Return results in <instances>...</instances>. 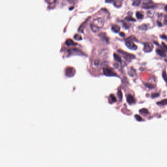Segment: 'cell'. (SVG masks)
Returning <instances> with one entry per match:
<instances>
[{
    "label": "cell",
    "instance_id": "obj_1",
    "mask_svg": "<svg viewBox=\"0 0 167 167\" xmlns=\"http://www.w3.org/2000/svg\"><path fill=\"white\" fill-rule=\"evenodd\" d=\"M104 23V19L102 18H97L93 20L91 24V28L94 32H97L100 29L102 28Z\"/></svg>",
    "mask_w": 167,
    "mask_h": 167
},
{
    "label": "cell",
    "instance_id": "obj_2",
    "mask_svg": "<svg viewBox=\"0 0 167 167\" xmlns=\"http://www.w3.org/2000/svg\"><path fill=\"white\" fill-rule=\"evenodd\" d=\"M118 52L122 55V56L124 57V58L125 59H126V60H131V59H134L135 58V56L134 55L127 53L125 51H123V50H118Z\"/></svg>",
    "mask_w": 167,
    "mask_h": 167
},
{
    "label": "cell",
    "instance_id": "obj_3",
    "mask_svg": "<svg viewBox=\"0 0 167 167\" xmlns=\"http://www.w3.org/2000/svg\"><path fill=\"white\" fill-rule=\"evenodd\" d=\"M155 6V4L152 0H143V8L145 9L152 8Z\"/></svg>",
    "mask_w": 167,
    "mask_h": 167
},
{
    "label": "cell",
    "instance_id": "obj_4",
    "mask_svg": "<svg viewBox=\"0 0 167 167\" xmlns=\"http://www.w3.org/2000/svg\"><path fill=\"white\" fill-rule=\"evenodd\" d=\"M104 74L107 76H114L116 75V73L110 68H104L103 69Z\"/></svg>",
    "mask_w": 167,
    "mask_h": 167
},
{
    "label": "cell",
    "instance_id": "obj_5",
    "mask_svg": "<svg viewBox=\"0 0 167 167\" xmlns=\"http://www.w3.org/2000/svg\"><path fill=\"white\" fill-rule=\"evenodd\" d=\"M153 49V44L151 43H147L144 45V51L146 53H149L151 52Z\"/></svg>",
    "mask_w": 167,
    "mask_h": 167
},
{
    "label": "cell",
    "instance_id": "obj_6",
    "mask_svg": "<svg viewBox=\"0 0 167 167\" xmlns=\"http://www.w3.org/2000/svg\"><path fill=\"white\" fill-rule=\"evenodd\" d=\"M126 45L127 48L132 50H136L137 49V46L132 41L130 40H127L126 42Z\"/></svg>",
    "mask_w": 167,
    "mask_h": 167
},
{
    "label": "cell",
    "instance_id": "obj_7",
    "mask_svg": "<svg viewBox=\"0 0 167 167\" xmlns=\"http://www.w3.org/2000/svg\"><path fill=\"white\" fill-rule=\"evenodd\" d=\"M127 101L129 104H133L136 103L135 99L131 95H128L127 97Z\"/></svg>",
    "mask_w": 167,
    "mask_h": 167
},
{
    "label": "cell",
    "instance_id": "obj_8",
    "mask_svg": "<svg viewBox=\"0 0 167 167\" xmlns=\"http://www.w3.org/2000/svg\"><path fill=\"white\" fill-rule=\"evenodd\" d=\"M156 53L157 54L161 56L162 57H165L166 56V53L165 51L163 49H157L156 50Z\"/></svg>",
    "mask_w": 167,
    "mask_h": 167
},
{
    "label": "cell",
    "instance_id": "obj_9",
    "mask_svg": "<svg viewBox=\"0 0 167 167\" xmlns=\"http://www.w3.org/2000/svg\"><path fill=\"white\" fill-rule=\"evenodd\" d=\"M111 29L113 32H116V33L119 32L120 31V28L119 26L117 25H113L112 26Z\"/></svg>",
    "mask_w": 167,
    "mask_h": 167
},
{
    "label": "cell",
    "instance_id": "obj_10",
    "mask_svg": "<svg viewBox=\"0 0 167 167\" xmlns=\"http://www.w3.org/2000/svg\"><path fill=\"white\" fill-rule=\"evenodd\" d=\"M66 44L67 46H75L77 45V43H75L72 39H68L67 40L66 42Z\"/></svg>",
    "mask_w": 167,
    "mask_h": 167
},
{
    "label": "cell",
    "instance_id": "obj_11",
    "mask_svg": "<svg viewBox=\"0 0 167 167\" xmlns=\"http://www.w3.org/2000/svg\"><path fill=\"white\" fill-rule=\"evenodd\" d=\"M140 113L142 115H147L149 114V111L148 109H147L146 108H143L140 110Z\"/></svg>",
    "mask_w": 167,
    "mask_h": 167
},
{
    "label": "cell",
    "instance_id": "obj_12",
    "mask_svg": "<svg viewBox=\"0 0 167 167\" xmlns=\"http://www.w3.org/2000/svg\"><path fill=\"white\" fill-rule=\"evenodd\" d=\"M139 29L141 31H146L148 29L147 26L145 24H143L140 26H139Z\"/></svg>",
    "mask_w": 167,
    "mask_h": 167
},
{
    "label": "cell",
    "instance_id": "obj_13",
    "mask_svg": "<svg viewBox=\"0 0 167 167\" xmlns=\"http://www.w3.org/2000/svg\"><path fill=\"white\" fill-rule=\"evenodd\" d=\"M132 5L134 6H138L141 3V0H132Z\"/></svg>",
    "mask_w": 167,
    "mask_h": 167
},
{
    "label": "cell",
    "instance_id": "obj_14",
    "mask_svg": "<svg viewBox=\"0 0 167 167\" xmlns=\"http://www.w3.org/2000/svg\"><path fill=\"white\" fill-rule=\"evenodd\" d=\"M114 59H115L117 61L119 62H121L122 59H121V57H120L118 55H117V54H114Z\"/></svg>",
    "mask_w": 167,
    "mask_h": 167
},
{
    "label": "cell",
    "instance_id": "obj_15",
    "mask_svg": "<svg viewBox=\"0 0 167 167\" xmlns=\"http://www.w3.org/2000/svg\"><path fill=\"white\" fill-rule=\"evenodd\" d=\"M136 15L137 18L138 19H139V20L142 19L143 18V14H142L141 12H139V11H137V12H136Z\"/></svg>",
    "mask_w": 167,
    "mask_h": 167
},
{
    "label": "cell",
    "instance_id": "obj_16",
    "mask_svg": "<svg viewBox=\"0 0 167 167\" xmlns=\"http://www.w3.org/2000/svg\"><path fill=\"white\" fill-rule=\"evenodd\" d=\"M157 104L159 105H165L167 104V99H164L162 100L161 101L157 103Z\"/></svg>",
    "mask_w": 167,
    "mask_h": 167
},
{
    "label": "cell",
    "instance_id": "obj_17",
    "mask_svg": "<svg viewBox=\"0 0 167 167\" xmlns=\"http://www.w3.org/2000/svg\"><path fill=\"white\" fill-rule=\"evenodd\" d=\"M125 19L127 21H132V22H136V20L135 19H134L133 17H131V16H127V17L125 18Z\"/></svg>",
    "mask_w": 167,
    "mask_h": 167
},
{
    "label": "cell",
    "instance_id": "obj_18",
    "mask_svg": "<svg viewBox=\"0 0 167 167\" xmlns=\"http://www.w3.org/2000/svg\"><path fill=\"white\" fill-rule=\"evenodd\" d=\"M110 101H111L112 103H115V102H116V98L114 95H111L110 96Z\"/></svg>",
    "mask_w": 167,
    "mask_h": 167
},
{
    "label": "cell",
    "instance_id": "obj_19",
    "mask_svg": "<svg viewBox=\"0 0 167 167\" xmlns=\"http://www.w3.org/2000/svg\"><path fill=\"white\" fill-rule=\"evenodd\" d=\"M114 5L115 7H116L117 8H119L122 6V3L120 1H116L114 3Z\"/></svg>",
    "mask_w": 167,
    "mask_h": 167
},
{
    "label": "cell",
    "instance_id": "obj_20",
    "mask_svg": "<svg viewBox=\"0 0 167 167\" xmlns=\"http://www.w3.org/2000/svg\"><path fill=\"white\" fill-rule=\"evenodd\" d=\"M162 77L163 78V79L165 80L166 82L167 83V73L165 71H163L162 73Z\"/></svg>",
    "mask_w": 167,
    "mask_h": 167
},
{
    "label": "cell",
    "instance_id": "obj_21",
    "mask_svg": "<svg viewBox=\"0 0 167 167\" xmlns=\"http://www.w3.org/2000/svg\"><path fill=\"white\" fill-rule=\"evenodd\" d=\"M135 118L138 121H143V119L142 118V117L141 116H140L138 115H135Z\"/></svg>",
    "mask_w": 167,
    "mask_h": 167
},
{
    "label": "cell",
    "instance_id": "obj_22",
    "mask_svg": "<svg viewBox=\"0 0 167 167\" xmlns=\"http://www.w3.org/2000/svg\"><path fill=\"white\" fill-rule=\"evenodd\" d=\"M74 38L77 40H80L82 39V37L78 34H76L74 36Z\"/></svg>",
    "mask_w": 167,
    "mask_h": 167
},
{
    "label": "cell",
    "instance_id": "obj_23",
    "mask_svg": "<svg viewBox=\"0 0 167 167\" xmlns=\"http://www.w3.org/2000/svg\"><path fill=\"white\" fill-rule=\"evenodd\" d=\"M162 46H163V49L165 51H166V52H167V45H166L164 43H163V42H162Z\"/></svg>",
    "mask_w": 167,
    "mask_h": 167
},
{
    "label": "cell",
    "instance_id": "obj_24",
    "mask_svg": "<svg viewBox=\"0 0 167 167\" xmlns=\"http://www.w3.org/2000/svg\"><path fill=\"white\" fill-rule=\"evenodd\" d=\"M118 97H119V98L120 99V100H121L122 99V97H123V95H122V92H121V91H118Z\"/></svg>",
    "mask_w": 167,
    "mask_h": 167
},
{
    "label": "cell",
    "instance_id": "obj_25",
    "mask_svg": "<svg viewBox=\"0 0 167 167\" xmlns=\"http://www.w3.org/2000/svg\"><path fill=\"white\" fill-rule=\"evenodd\" d=\"M159 94L158 93H154V94H152L151 95V97L153 98H157L159 96Z\"/></svg>",
    "mask_w": 167,
    "mask_h": 167
},
{
    "label": "cell",
    "instance_id": "obj_26",
    "mask_svg": "<svg viewBox=\"0 0 167 167\" xmlns=\"http://www.w3.org/2000/svg\"><path fill=\"white\" fill-rule=\"evenodd\" d=\"M161 38H162V39H165V40L167 41V36L165 35H164V34L163 35H162L161 36Z\"/></svg>",
    "mask_w": 167,
    "mask_h": 167
},
{
    "label": "cell",
    "instance_id": "obj_27",
    "mask_svg": "<svg viewBox=\"0 0 167 167\" xmlns=\"http://www.w3.org/2000/svg\"><path fill=\"white\" fill-rule=\"evenodd\" d=\"M48 3L50 4H53L56 2V0H47Z\"/></svg>",
    "mask_w": 167,
    "mask_h": 167
},
{
    "label": "cell",
    "instance_id": "obj_28",
    "mask_svg": "<svg viewBox=\"0 0 167 167\" xmlns=\"http://www.w3.org/2000/svg\"><path fill=\"white\" fill-rule=\"evenodd\" d=\"M120 35L121 36H122V37H125V34L124 32H121L120 33Z\"/></svg>",
    "mask_w": 167,
    "mask_h": 167
},
{
    "label": "cell",
    "instance_id": "obj_29",
    "mask_svg": "<svg viewBox=\"0 0 167 167\" xmlns=\"http://www.w3.org/2000/svg\"><path fill=\"white\" fill-rule=\"evenodd\" d=\"M123 27H124L125 28H126V29H128V28H129V26H128V25H127V24H126V23H124V24L123 25Z\"/></svg>",
    "mask_w": 167,
    "mask_h": 167
},
{
    "label": "cell",
    "instance_id": "obj_30",
    "mask_svg": "<svg viewBox=\"0 0 167 167\" xmlns=\"http://www.w3.org/2000/svg\"><path fill=\"white\" fill-rule=\"evenodd\" d=\"M115 1V0H105V2L107 3H111Z\"/></svg>",
    "mask_w": 167,
    "mask_h": 167
},
{
    "label": "cell",
    "instance_id": "obj_31",
    "mask_svg": "<svg viewBox=\"0 0 167 167\" xmlns=\"http://www.w3.org/2000/svg\"><path fill=\"white\" fill-rule=\"evenodd\" d=\"M164 23L165 24H167V15L165 16V20H164Z\"/></svg>",
    "mask_w": 167,
    "mask_h": 167
},
{
    "label": "cell",
    "instance_id": "obj_32",
    "mask_svg": "<svg viewBox=\"0 0 167 167\" xmlns=\"http://www.w3.org/2000/svg\"><path fill=\"white\" fill-rule=\"evenodd\" d=\"M99 61L98 60H96L95 62V64L96 65H98L99 64Z\"/></svg>",
    "mask_w": 167,
    "mask_h": 167
},
{
    "label": "cell",
    "instance_id": "obj_33",
    "mask_svg": "<svg viewBox=\"0 0 167 167\" xmlns=\"http://www.w3.org/2000/svg\"><path fill=\"white\" fill-rule=\"evenodd\" d=\"M157 24H158V25L159 26H162V24H161L160 22H157Z\"/></svg>",
    "mask_w": 167,
    "mask_h": 167
},
{
    "label": "cell",
    "instance_id": "obj_34",
    "mask_svg": "<svg viewBox=\"0 0 167 167\" xmlns=\"http://www.w3.org/2000/svg\"><path fill=\"white\" fill-rule=\"evenodd\" d=\"M165 10L167 12V5L165 7Z\"/></svg>",
    "mask_w": 167,
    "mask_h": 167
},
{
    "label": "cell",
    "instance_id": "obj_35",
    "mask_svg": "<svg viewBox=\"0 0 167 167\" xmlns=\"http://www.w3.org/2000/svg\"><path fill=\"white\" fill-rule=\"evenodd\" d=\"M166 62H167V60H166Z\"/></svg>",
    "mask_w": 167,
    "mask_h": 167
}]
</instances>
